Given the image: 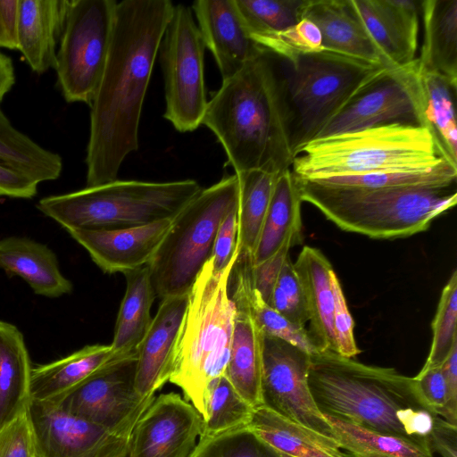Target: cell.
Returning <instances> with one entry per match:
<instances>
[{
  "label": "cell",
  "mask_w": 457,
  "mask_h": 457,
  "mask_svg": "<svg viewBox=\"0 0 457 457\" xmlns=\"http://www.w3.org/2000/svg\"><path fill=\"white\" fill-rule=\"evenodd\" d=\"M173 9L170 0L117 2L107 61L90 104L87 187L116 180L124 159L138 148L143 104Z\"/></svg>",
  "instance_id": "obj_1"
},
{
  "label": "cell",
  "mask_w": 457,
  "mask_h": 457,
  "mask_svg": "<svg viewBox=\"0 0 457 457\" xmlns=\"http://www.w3.org/2000/svg\"><path fill=\"white\" fill-rule=\"evenodd\" d=\"M202 124L216 136L235 173L290 169L292 115L279 58L262 47L222 80L208 101Z\"/></svg>",
  "instance_id": "obj_2"
},
{
  "label": "cell",
  "mask_w": 457,
  "mask_h": 457,
  "mask_svg": "<svg viewBox=\"0 0 457 457\" xmlns=\"http://www.w3.org/2000/svg\"><path fill=\"white\" fill-rule=\"evenodd\" d=\"M308 382L323 415L416 440H429L436 418L413 378L334 352L311 354Z\"/></svg>",
  "instance_id": "obj_3"
},
{
  "label": "cell",
  "mask_w": 457,
  "mask_h": 457,
  "mask_svg": "<svg viewBox=\"0 0 457 457\" xmlns=\"http://www.w3.org/2000/svg\"><path fill=\"white\" fill-rule=\"evenodd\" d=\"M447 162L453 164L428 128L391 123L314 138L295 151L290 169L297 179H317L423 170Z\"/></svg>",
  "instance_id": "obj_4"
},
{
  "label": "cell",
  "mask_w": 457,
  "mask_h": 457,
  "mask_svg": "<svg viewBox=\"0 0 457 457\" xmlns=\"http://www.w3.org/2000/svg\"><path fill=\"white\" fill-rule=\"evenodd\" d=\"M295 180L302 201L317 207L341 229L373 238L425 231L457 202L456 184L359 189Z\"/></svg>",
  "instance_id": "obj_5"
},
{
  "label": "cell",
  "mask_w": 457,
  "mask_h": 457,
  "mask_svg": "<svg viewBox=\"0 0 457 457\" xmlns=\"http://www.w3.org/2000/svg\"><path fill=\"white\" fill-rule=\"evenodd\" d=\"M239 253L237 251L220 271L212 259L204 265L189 293L170 382L179 386L184 399L206 419L209 384L224 374L232 340L235 304L229 295V277Z\"/></svg>",
  "instance_id": "obj_6"
},
{
  "label": "cell",
  "mask_w": 457,
  "mask_h": 457,
  "mask_svg": "<svg viewBox=\"0 0 457 457\" xmlns=\"http://www.w3.org/2000/svg\"><path fill=\"white\" fill-rule=\"evenodd\" d=\"M202 190L194 179L119 180L38 201L37 208L66 230L123 228L173 220Z\"/></svg>",
  "instance_id": "obj_7"
},
{
  "label": "cell",
  "mask_w": 457,
  "mask_h": 457,
  "mask_svg": "<svg viewBox=\"0 0 457 457\" xmlns=\"http://www.w3.org/2000/svg\"><path fill=\"white\" fill-rule=\"evenodd\" d=\"M237 175L223 176L198 195L172 220L171 227L147 264L156 296L188 295L212 257L225 217L237 207Z\"/></svg>",
  "instance_id": "obj_8"
},
{
  "label": "cell",
  "mask_w": 457,
  "mask_h": 457,
  "mask_svg": "<svg viewBox=\"0 0 457 457\" xmlns=\"http://www.w3.org/2000/svg\"><path fill=\"white\" fill-rule=\"evenodd\" d=\"M286 63L294 153L316 138L365 87L391 67L327 50Z\"/></svg>",
  "instance_id": "obj_9"
},
{
  "label": "cell",
  "mask_w": 457,
  "mask_h": 457,
  "mask_svg": "<svg viewBox=\"0 0 457 457\" xmlns=\"http://www.w3.org/2000/svg\"><path fill=\"white\" fill-rule=\"evenodd\" d=\"M116 4L70 0L54 67L66 102L91 104L109 54Z\"/></svg>",
  "instance_id": "obj_10"
},
{
  "label": "cell",
  "mask_w": 457,
  "mask_h": 457,
  "mask_svg": "<svg viewBox=\"0 0 457 457\" xmlns=\"http://www.w3.org/2000/svg\"><path fill=\"white\" fill-rule=\"evenodd\" d=\"M204 49L190 8L174 5L159 51L165 90L163 117L182 133L202 125L207 108Z\"/></svg>",
  "instance_id": "obj_11"
},
{
  "label": "cell",
  "mask_w": 457,
  "mask_h": 457,
  "mask_svg": "<svg viewBox=\"0 0 457 457\" xmlns=\"http://www.w3.org/2000/svg\"><path fill=\"white\" fill-rule=\"evenodd\" d=\"M391 123L428 128L418 58L407 64L388 67L365 87L316 138Z\"/></svg>",
  "instance_id": "obj_12"
},
{
  "label": "cell",
  "mask_w": 457,
  "mask_h": 457,
  "mask_svg": "<svg viewBox=\"0 0 457 457\" xmlns=\"http://www.w3.org/2000/svg\"><path fill=\"white\" fill-rule=\"evenodd\" d=\"M311 354L280 338L263 334L262 405L282 417L333 437L332 428L310 391Z\"/></svg>",
  "instance_id": "obj_13"
},
{
  "label": "cell",
  "mask_w": 457,
  "mask_h": 457,
  "mask_svg": "<svg viewBox=\"0 0 457 457\" xmlns=\"http://www.w3.org/2000/svg\"><path fill=\"white\" fill-rule=\"evenodd\" d=\"M27 411L37 457H128L138 421L107 428L74 416L57 404L33 400Z\"/></svg>",
  "instance_id": "obj_14"
},
{
  "label": "cell",
  "mask_w": 457,
  "mask_h": 457,
  "mask_svg": "<svg viewBox=\"0 0 457 457\" xmlns=\"http://www.w3.org/2000/svg\"><path fill=\"white\" fill-rule=\"evenodd\" d=\"M137 354L111 361L57 403L63 411L91 423L115 428L138 420L155 396L135 391Z\"/></svg>",
  "instance_id": "obj_15"
},
{
  "label": "cell",
  "mask_w": 457,
  "mask_h": 457,
  "mask_svg": "<svg viewBox=\"0 0 457 457\" xmlns=\"http://www.w3.org/2000/svg\"><path fill=\"white\" fill-rule=\"evenodd\" d=\"M253 267L251 257L238 255L230 274L232 291L229 295L236 315L224 375L238 395L255 409L262 405L263 332L253 317L248 297Z\"/></svg>",
  "instance_id": "obj_16"
},
{
  "label": "cell",
  "mask_w": 457,
  "mask_h": 457,
  "mask_svg": "<svg viewBox=\"0 0 457 457\" xmlns=\"http://www.w3.org/2000/svg\"><path fill=\"white\" fill-rule=\"evenodd\" d=\"M204 419L179 394L155 396L136 424L128 457H191Z\"/></svg>",
  "instance_id": "obj_17"
},
{
  "label": "cell",
  "mask_w": 457,
  "mask_h": 457,
  "mask_svg": "<svg viewBox=\"0 0 457 457\" xmlns=\"http://www.w3.org/2000/svg\"><path fill=\"white\" fill-rule=\"evenodd\" d=\"M172 220L123 228L67 230L105 273H125L147 265L163 241Z\"/></svg>",
  "instance_id": "obj_18"
},
{
  "label": "cell",
  "mask_w": 457,
  "mask_h": 457,
  "mask_svg": "<svg viewBox=\"0 0 457 457\" xmlns=\"http://www.w3.org/2000/svg\"><path fill=\"white\" fill-rule=\"evenodd\" d=\"M389 66L416 59L420 1L348 0Z\"/></svg>",
  "instance_id": "obj_19"
},
{
  "label": "cell",
  "mask_w": 457,
  "mask_h": 457,
  "mask_svg": "<svg viewBox=\"0 0 457 457\" xmlns=\"http://www.w3.org/2000/svg\"><path fill=\"white\" fill-rule=\"evenodd\" d=\"M187 301L188 295L161 300L137 351L135 391L141 399L155 396L170 380Z\"/></svg>",
  "instance_id": "obj_20"
},
{
  "label": "cell",
  "mask_w": 457,
  "mask_h": 457,
  "mask_svg": "<svg viewBox=\"0 0 457 457\" xmlns=\"http://www.w3.org/2000/svg\"><path fill=\"white\" fill-rule=\"evenodd\" d=\"M205 47L222 80L235 75L262 48L249 36L236 0H197L191 6Z\"/></svg>",
  "instance_id": "obj_21"
},
{
  "label": "cell",
  "mask_w": 457,
  "mask_h": 457,
  "mask_svg": "<svg viewBox=\"0 0 457 457\" xmlns=\"http://www.w3.org/2000/svg\"><path fill=\"white\" fill-rule=\"evenodd\" d=\"M303 18L318 27L324 50L389 66L348 0H303Z\"/></svg>",
  "instance_id": "obj_22"
},
{
  "label": "cell",
  "mask_w": 457,
  "mask_h": 457,
  "mask_svg": "<svg viewBox=\"0 0 457 457\" xmlns=\"http://www.w3.org/2000/svg\"><path fill=\"white\" fill-rule=\"evenodd\" d=\"M70 0H19L17 50L33 71L55 67Z\"/></svg>",
  "instance_id": "obj_23"
},
{
  "label": "cell",
  "mask_w": 457,
  "mask_h": 457,
  "mask_svg": "<svg viewBox=\"0 0 457 457\" xmlns=\"http://www.w3.org/2000/svg\"><path fill=\"white\" fill-rule=\"evenodd\" d=\"M304 295L309 337L317 353H337L333 331L334 295L329 274V261L318 249L304 246L293 263Z\"/></svg>",
  "instance_id": "obj_24"
},
{
  "label": "cell",
  "mask_w": 457,
  "mask_h": 457,
  "mask_svg": "<svg viewBox=\"0 0 457 457\" xmlns=\"http://www.w3.org/2000/svg\"><path fill=\"white\" fill-rule=\"evenodd\" d=\"M0 270L21 278L38 295L57 298L72 291L55 253L46 245L21 237L0 239Z\"/></svg>",
  "instance_id": "obj_25"
},
{
  "label": "cell",
  "mask_w": 457,
  "mask_h": 457,
  "mask_svg": "<svg viewBox=\"0 0 457 457\" xmlns=\"http://www.w3.org/2000/svg\"><path fill=\"white\" fill-rule=\"evenodd\" d=\"M246 428L278 454L290 457H351L334 438L289 420L264 405L253 409Z\"/></svg>",
  "instance_id": "obj_26"
},
{
  "label": "cell",
  "mask_w": 457,
  "mask_h": 457,
  "mask_svg": "<svg viewBox=\"0 0 457 457\" xmlns=\"http://www.w3.org/2000/svg\"><path fill=\"white\" fill-rule=\"evenodd\" d=\"M111 361V345L96 344L32 368L30 400L55 403Z\"/></svg>",
  "instance_id": "obj_27"
},
{
  "label": "cell",
  "mask_w": 457,
  "mask_h": 457,
  "mask_svg": "<svg viewBox=\"0 0 457 457\" xmlns=\"http://www.w3.org/2000/svg\"><path fill=\"white\" fill-rule=\"evenodd\" d=\"M123 274L126 290L111 344L113 361L137 354L153 320L151 307L156 296L147 265Z\"/></svg>",
  "instance_id": "obj_28"
},
{
  "label": "cell",
  "mask_w": 457,
  "mask_h": 457,
  "mask_svg": "<svg viewBox=\"0 0 457 457\" xmlns=\"http://www.w3.org/2000/svg\"><path fill=\"white\" fill-rule=\"evenodd\" d=\"M423 43L420 68L457 83V0L420 1Z\"/></svg>",
  "instance_id": "obj_29"
},
{
  "label": "cell",
  "mask_w": 457,
  "mask_h": 457,
  "mask_svg": "<svg viewBox=\"0 0 457 457\" xmlns=\"http://www.w3.org/2000/svg\"><path fill=\"white\" fill-rule=\"evenodd\" d=\"M302 202L291 169L281 171L277 177L253 256V267L272 257L288 239L297 244L302 242Z\"/></svg>",
  "instance_id": "obj_30"
},
{
  "label": "cell",
  "mask_w": 457,
  "mask_h": 457,
  "mask_svg": "<svg viewBox=\"0 0 457 457\" xmlns=\"http://www.w3.org/2000/svg\"><path fill=\"white\" fill-rule=\"evenodd\" d=\"M31 369L23 335L0 320V428L27 410Z\"/></svg>",
  "instance_id": "obj_31"
},
{
  "label": "cell",
  "mask_w": 457,
  "mask_h": 457,
  "mask_svg": "<svg viewBox=\"0 0 457 457\" xmlns=\"http://www.w3.org/2000/svg\"><path fill=\"white\" fill-rule=\"evenodd\" d=\"M333 437L351 457H433L429 440H416L370 430L326 416Z\"/></svg>",
  "instance_id": "obj_32"
},
{
  "label": "cell",
  "mask_w": 457,
  "mask_h": 457,
  "mask_svg": "<svg viewBox=\"0 0 457 457\" xmlns=\"http://www.w3.org/2000/svg\"><path fill=\"white\" fill-rule=\"evenodd\" d=\"M235 174L238 182L237 246L239 254L253 259L279 173L252 170Z\"/></svg>",
  "instance_id": "obj_33"
},
{
  "label": "cell",
  "mask_w": 457,
  "mask_h": 457,
  "mask_svg": "<svg viewBox=\"0 0 457 457\" xmlns=\"http://www.w3.org/2000/svg\"><path fill=\"white\" fill-rule=\"evenodd\" d=\"M0 164L37 182L57 179L62 157L15 129L0 108Z\"/></svg>",
  "instance_id": "obj_34"
},
{
  "label": "cell",
  "mask_w": 457,
  "mask_h": 457,
  "mask_svg": "<svg viewBox=\"0 0 457 457\" xmlns=\"http://www.w3.org/2000/svg\"><path fill=\"white\" fill-rule=\"evenodd\" d=\"M420 70L428 129L445 157L457 165V83L438 73Z\"/></svg>",
  "instance_id": "obj_35"
},
{
  "label": "cell",
  "mask_w": 457,
  "mask_h": 457,
  "mask_svg": "<svg viewBox=\"0 0 457 457\" xmlns=\"http://www.w3.org/2000/svg\"><path fill=\"white\" fill-rule=\"evenodd\" d=\"M253 411V408L238 395L224 374L216 378L208 386L207 416L200 438L245 428Z\"/></svg>",
  "instance_id": "obj_36"
},
{
  "label": "cell",
  "mask_w": 457,
  "mask_h": 457,
  "mask_svg": "<svg viewBox=\"0 0 457 457\" xmlns=\"http://www.w3.org/2000/svg\"><path fill=\"white\" fill-rule=\"evenodd\" d=\"M457 166L445 163L438 167L409 171L376 172L308 179L322 185L359 189L456 184Z\"/></svg>",
  "instance_id": "obj_37"
},
{
  "label": "cell",
  "mask_w": 457,
  "mask_h": 457,
  "mask_svg": "<svg viewBox=\"0 0 457 457\" xmlns=\"http://www.w3.org/2000/svg\"><path fill=\"white\" fill-rule=\"evenodd\" d=\"M303 0H236L252 37L289 28L302 20Z\"/></svg>",
  "instance_id": "obj_38"
},
{
  "label": "cell",
  "mask_w": 457,
  "mask_h": 457,
  "mask_svg": "<svg viewBox=\"0 0 457 457\" xmlns=\"http://www.w3.org/2000/svg\"><path fill=\"white\" fill-rule=\"evenodd\" d=\"M252 39L289 64L305 54L324 50L318 27L305 18L289 28L255 36Z\"/></svg>",
  "instance_id": "obj_39"
},
{
  "label": "cell",
  "mask_w": 457,
  "mask_h": 457,
  "mask_svg": "<svg viewBox=\"0 0 457 457\" xmlns=\"http://www.w3.org/2000/svg\"><path fill=\"white\" fill-rule=\"evenodd\" d=\"M457 271L453 270L444 287L432 322V344L420 370L440 367L457 344Z\"/></svg>",
  "instance_id": "obj_40"
},
{
  "label": "cell",
  "mask_w": 457,
  "mask_h": 457,
  "mask_svg": "<svg viewBox=\"0 0 457 457\" xmlns=\"http://www.w3.org/2000/svg\"><path fill=\"white\" fill-rule=\"evenodd\" d=\"M191 457H280L246 427L200 438Z\"/></svg>",
  "instance_id": "obj_41"
},
{
  "label": "cell",
  "mask_w": 457,
  "mask_h": 457,
  "mask_svg": "<svg viewBox=\"0 0 457 457\" xmlns=\"http://www.w3.org/2000/svg\"><path fill=\"white\" fill-rule=\"evenodd\" d=\"M248 297L253 317L263 334L280 338L310 354L317 353L307 329L295 325L270 306L256 290L253 281Z\"/></svg>",
  "instance_id": "obj_42"
},
{
  "label": "cell",
  "mask_w": 457,
  "mask_h": 457,
  "mask_svg": "<svg viewBox=\"0 0 457 457\" xmlns=\"http://www.w3.org/2000/svg\"><path fill=\"white\" fill-rule=\"evenodd\" d=\"M269 305L295 325L305 328L308 312L304 295L289 255L282 266Z\"/></svg>",
  "instance_id": "obj_43"
},
{
  "label": "cell",
  "mask_w": 457,
  "mask_h": 457,
  "mask_svg": "<svg viewBox=\"0 0 457 457\" xmlns=\"http://www.w3.org/2000/svg\"><path fill=\"white\" fill-rule=\"evenodd\" d=\"M329 281L334 295L332 323L337 353L352 359L361 352L353 336V320L349 312L340 281L334 270L330 271Z\"/></svg>",
  "instance_id": "obj_44"
},
{
  "label": "cell",
  "mask_w": 457,
  "mask_h": 457,
  "mask_svg": "<svg viewBox=\"0 0 457 457\" xmlns=\"http://www.w3.org/2000/svg\"><path fill=\"white\" fill-rule=\"evenodd\" d=\"M0 457H37L27 410L0 428Z\"/></svg>",
  "instance_id": "obj_45"
},
{
  "label": "cell",
  "mask_w": 457,
  "mask_h": 457,
  "mask_svg": "<svg viewBox=\"0 0 457 457\" xmlns=\"http://www.w3.org/2000/svg\"><path fill=\"white\" fill-rule=\"evenodd\" d=\"M413 378L425 404L435 415L443 418L446 405V385L441 366L420 370Z\"/></svg>",
  "instance_id": "obj_46"
},
{
  "label": "cell",
  "mask_w": 457,
  "mask_h": 457,
  "mask_svg": "<svg viewBox=\"0 0 457 457\" xmlns=\"http://www.w3.org/2000/svg\"><path fill=\"white\" fill-rule=\"evenodd\" d=\"M237 208L225 217L218 229L211 257L215 272L223 270L237 251L238 230Z\"/></svg>",
  "instance_id": "obj_47"
},
{
  "label": "cell",
  "mask_w": 457,
  "mask_h": 457,
  "mask_svg": "<svg viewBox=\"0 0 457 457\" xmlns=\"http://www.w3.org/2000/svg\"><path fill=\"white\" fill-rule=\"evenodd\" d=\"M296 244L295 240L288 239L272 257L253 267V286L268 304L289 249Z\"/></svg>",
  "instance_id": "obj_48"
},
{
  "label": "cell",
  "mask_w": 457,
  "mask_h": 457,
  "mask_svg": "<svg viewBox=\"0 0 457 457\" xmlns=\"http://www.w3.org/2000/svg\"><path fill=\"white\" fill-rule=\"evenodd\" d=\"M37 183L0 164V197L30 199L37 193Z\"/></svg>",
  "instance_id": "obj_49"
},
{
  "label": "cell",
  "mask_w": 457,
  "mask_h": 457,
  "mask_svg": "<svg viewBox=\"0 0 457 457\" xmlns=\"http://www.w3.org/2000/svg\"><path fill=\"white\" fill-rule=\"evenodd\" d=\"M446 385V405L443 419L457 426V344L441 366Z\"/></svg>",
  "instance_id": "obj_50"
},
{
  "label": "cell",
  "mask_w": 457,
  "mask_h": 457,
  "mask_svg": "<svg viewBox=\"0 0 457 457\" xmlns=\"http://www.w3.org/2000/svg\"><path fill=\"white\" fill-rule=\"evenodd\" d=\"M429 445L442 457H457V426L437 416L429 434Z\"/></svg>",
  "instance_id": "obj_51"
},
{
  "label": "cell",
  "mask_w": 457,
  "mask_h": 457,
  "mask_svg": "<svg viewBox=\"0 0 457 457\" xmlns=\"http://www.w3.org/2000/svg\"><path fill=\"white\" fill-rule=\"evenodd\" d=\"M19 0H0V47L17 50Z\"/></svg>",
  "instance_id": "obj_52"
},
{
  "label": "cell",
  "mask_w": 457,
  "mask_h": 457,
  "mask_svg": "<svg viewBox=\"0 0 457 457\" xmlns=\"http://www.w3.org/2000/svg\"><path fill=\"white\" fill-rule=\"evenodd\" d=\"M15 82L14 68L11 58L0 52V103Z\"/></svg>",
  "instance_id": "obj_53"
},
{
  "label": "cell",
  "mask_w": 457,
  "mask_h": 457,
  "mask_svg": "<svg viewBox=\"0 0 457 457\" xmlns=\"http://www.w3.org/2000/svg\"><path fill=\"white\" fill-rule=\"evenodd\" d=\"M280 457H290V456H286V455H282V454H279Z\"/></svg>",
  "instance_id": "obj_54"
},
{
  "label": "cell",
  "mask_w": 457,
  "mask_h": 457,
  "mask_svg": "<svg viewBox=\"0 0 457 457\" xmlns=\"http://www.w3.org/2000/svg\"><path fill=\"white\" fill-rule=\"evenodd\" d=\"M280 456V455H279Z\"/></svg>",
  "instance_id": "obj_55"
}]
</instances>
